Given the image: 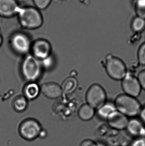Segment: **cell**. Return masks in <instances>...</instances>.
Here are the masks:
<instances>
[{
    "mask_svg": "<svg viewBox=\"0 0 145 146\" xmlns=\"http://www.w3.org/2000/svg\"><path fill=\"white\" fill-rule=\"evenodd\" d=\"M17 15L19 21L26 29L33 30L39 28L43 24L42 16L36 8L33 7L20 8Z\"/></svg>",
    "mask_w": 145,
    "mask_h": 146,
    "instance_id": "1",
    "label": "cell"
},
{
    "mask_svg": "<svg viewBox=\"0 0 145 146\" xmlns=\"http://www.w3.org/2000/svg\"><path fill=\"white\" fill-rule=\"evenodd\" d=\"M117 110L126 116L134 117L139 115L142 108L136 98L127 94L117 97L114 103Z\"/></svg>",
    "mask_w": 145,
    "mask_h": 146,
    "instance_id": "2",
    "label": "cell"
},
{
    "mask_svg": "<svg viewBox=\"0 0 145 146\" xmlns=\"http://www.w3.org/2000/svg\"><path fill=\"white\" fill-rule=\"evenodd\" d=\"M41 64L38 59L31 55L24 58L21 66L22 74L25 79L30 82L38 79L41 73Z\"/></svg>",
    "mask_w": 145,
    "mask_h": 146,
    "instance_id": "3",
    "label": "cell"
},
{
    "mask_svg": "<svg viewBox=\"0 0 145 146\" xmlns=\"http://www.w3.org/2000/svg\"><path fill=\"white\" fill-rule=\"evenodd\" d=\"M106 69L108 75L116 80H122L127 74L126 65L122 60L112 55L106 59Z\"/></svg>",
    "mask_w": 145,
    "mask_h": 146,
    "instance_id": "4",
    "label": "cell"
},
{
    "mask_svg": "<svg viewBox=\"0 0 145 146\" xmlns=\"http://www.w3.org/2000/svg\"><path fill=\"white\" fill-rule=\"evenodd\" d=\"M86 99L87 104L94 109L98 110L106 103V93L100 85L93 84L87 92Z\"/></svg>",
    "mask_w": 145,
    "mask_h": 146,
    "instance_id": "5",
    "label": "cell"
},
{
    "mask_svg": "<svg viewBox=\"0 0 145 146\" xmlns=\"http://www.w3.org/2000/svg\"><path fill=\"white\" fill-rule=\"evenodd\" d=\"M41 127L38 121L33 119L23 121L20 125L19 132L20 136L26 140H33L39 136Z\"/></svg>",
    "mask_w": 145,
    "mask_h": 146,
    "instance_id": "6",
    "label": "cell"
},
{
    "mask_svg": "<svg viewBox=\"0 0 145 146\" xmlns=\"http://www.w3.org/2000/svg\"><path fill=\"white\" fill-rule=\"evenodd\" d=\"M11 44L13 49L20 54L28 53L31 48L29 37L22 33H17L13 35L11 38Z\"/></svg>",
    "mask_w": 145,
    "mask_h": 146,
    "instance_id": "7",
    "label": "cell"
},
{
    "mask_svg": "<svg viewBox=\"0 0 145 146\" xmlns=\"http://www.w3.org/2000/svg\"><path fill=\"white\" fill-rule=\"evenodd\" d=\"M122 80V87L125 94L135 98L140 94L142 88L138 78L127 73Z\"/></svg>",
    "mask_w": 145,
    "mask_h": 146,
    "instance_id": "8",
    "label": "cell"
},
{
    "mask_svg": "<svg viewBox=\"0 0 145 146\" xmlns=\"http://www.w3.org/2000/svg\"><path fill=\"white\" fill-rule=\"evenodd\" d=\"M31 50L33 56L37 59L43 60L51 56L52 48L48 41L44 39H38L33 43Z\"/></svg>",
    "mask_w": 145,
    "mask_h": 146,
    "instance_id": "9",
    "label": "cell"
},
{
    "mask_svg": "<svg viewBox=\"0 0 145 146\" xmlns=\"http://www.w3.org/2000/svg\"><path fill=\"white\" fill-rule=\"evenodd\" d=\"M107 120L109 125L117 130L126 129L129 121L127 117L117 110L113 112Z\"/></svg>",
    "mask_w": 145,
    "mask_h": 146,
    "instance_id": "10",
    "label": "cell"
},
{
    "mask_svg": "<svg viewBox=\"0 0 145 146\" xmlns=\"http://www.w3.org/2000/svg\"><path fill=\"white\" fill-rule=\"evenodd\" d=\"M20 8L16 0H0V16L12 17L18 14Z\"/></svg>",
    "mask_w": 145,
    "mask_h": 146,
    "instance_id": "11",
    "label": "cell"
},
{
    "mask_svg": "<svg viewBox=\"0 0 145 146\" xmlns=\"http://www.w3.org/2000/svg\"><path fill=\"white\" fill-rule=\"evenodd\" d=\"M41 90L47 98L56 99L61 96L62 93L61 87L54 82H48L42 86Z\"/></svg>",
    "mask_w": 145,
    "mask_h": 146,
    "instance_id": "12",
    "label": "cell"
},
{
    "mask_svg": "<svg viewBox=\"0 0 145 146\" xmlns=\"http://www.w3.org/2000/svg\"><path fill=\"white\" fill-rule=\"evenodd\" d=\"M128 132L131 135L144 138L145 136V127L142 122L137 119H132L129 121L127 128Z\"/></svg>",
    "mask_w": 145,
    "mask_h": 146,
    "instance_id": "13",
    "label": "cell"
},
{
    "mask_svg": "<svg viewBox=\"0 0 145 146\" xmlns=\"http://www.w3.org/2000/svg\"><path fill=\"white\" fill-rule=\"evenodd\" d=\"M41 88L37 83L34 82H29L24 88V93L26 98L30 100L35 99L40 93Z\"/></svg>",
    "mask_w": 145,
    "mask_h": 146,
    "instance_id": "14",
    "label": "cell"
},
{
    "mask_svg": "<svg viewBox=\"0 0 145 146\" xmlns=\"http://www.w3.org/2000/svg\"><path fill=\"white\" fill-rule=\"evenodd\" d=\"M94 113V109L88 104H86L83 105L79 109L78 116L81 120L87 121L92 119Z\"/></svg>",
    "mask_w": 145,
    "mask_h": 146,
    "instance_id": "15",
    "label": "cell"
},
{
    "mask_svg": "<svg viewBox=\"0 0 145 146\" xmlns=\"http://www.w3.org/2000/svg\"><path fill=\"white\" fill-rule=\"evenodd\" d=\"M77 84V81L75 78L70 77L65 80L61 87L63 92L66 94H70L75 90Z\"/></svg>",
    "mask_w": 145,
    "mask_h": 146,
    "instance_id": "16",
    "label": "cell"
},
{
    "mask_svg": "<svg viewBox=\"0 0 145 146\" xmlns=\"http://www.w3.org/2000/svg\"><path fill=\"white\" fill-rule=\"evenodd\" d=\"M98 110V115L101 118L105 119H107L113 112L117 110L115 104L110 102H106Z\"/></svg>",
    "mask_w": 145,
    "mask_h": 146,
    "instance_id": "17",
    "label": "cell"
},
{
    "mask_svg": "<svg viewBox=\"0 0 145 146\" xmlns=\"http://www.w3.org/2000/svg\"><path fill=\"white\" fill-rule=\"evenodd\" d=\"M28 102L25 97L19 96L16 97L14 100L13 106L16 111L22 112L27 108Z\"/></svg>",
    "mask_w": 145,
    "mask_h": 146,
    "instance_id": "18",
    "label": "cell"
},
{
    "mask_svg": "<svg viewBox=\"0 0 145 146\" xmlns=\"http://www.w3.org/2000/svg\"><path fill=\"white\" fill-rule=\"evenodd\" d=\"M133 30L135 32H140L145 28V19L141 17H135L132 23Z\"/></svg>",
    "mask_w": 145,
    "mask_h": 146,
    "instance_id": "19",
    "label": "cell"
},
{
    "mask_svg": "<svg viewBox=\"0 0 145 146\" xmlns=\"http://www.w3.org/2000/svg\"><path fill=\"white\" fill-rule=\"evenodd\" d=\"M135 11L138 16L145 19V0H137Z\"/></svg>",
    "mask_w": 145,
    "mask_h": 146,
    "instance_id": "20",
    "label": "cell"
},
{
    "mask_svg": "<svg viewBox=\"0 0 145 146\" xmlns=\"http://www.w3.org/2000/svg\"><path fill=\"white\" fill-rule=\"evenodd\" d=\"M51 1L52 0H33V1L36 8L43 10L49 6Z\"/></svg>",
    "mask_w": 145,
    "mask_h": 146,
    "instance_id": "21",
    "label": "cell"
},
{
    "mask_svg": "<svg viewBox=\"0 0 145 146\" xmlns=\"http://www.w3.org/2000/svg\"><path fill=\"white\" fill-rule=\"evenodd\" d=\"M138 58L139 63L142 66H145V42L139 49Z\"/></svg>",
    "mask_w": 145,
    "mask_h": 146,
    "instance_id": "22",
    "label": "cell"
},
{
    "mask_svg": "<svg viewBox=\"0 0 145 146\" xmlns=\"http://www.w3.org/2000/svg\"><path fill=\"white\" fill-rule=\"evenodd\" d=\"M138 78L141 88L145 90V70L140 72Z\"/></svg>",
    "mask_w": 145,
    "mask_h": 146,
    "instance_id": "23",
    "label": "cell"
},
{
    "mask_svg": "<svg viewBox=\"0 0 145 146\" xmlns=\"http://www.w3.org/2000/svg\"><path fill=\"white\" fill-rule=\"evenodd\" d=\"M52 59L51 57V56L44 60H42V65L44 66V67L49 68L52 65Z\"/></svg>",
    "mask_w": 145,
    "mask_h": 146,
    "instance_id": "24",
    "label": "cell"
},
{
    "mask_svg": "<svg viewBox=\"0 0 145 146\" xmlns=\"http://www.w3.org/2000/svg\"><path fill=\"white\" fill-rule=\"evenodd\" d=\"M131 146H145L144 138H139L135 140Z\"/></svg>",
    "mask_w": 145,
    "mask_h": 146,
    "instance_id": "25",
    "label": "cell"
},
{
    "mask_svg": "<svg viewBox=\"0 0 145 146\" xmlns=\"http://www.w3.org/2000/svg\"><path fill=\"white\" fill-rule=\"evenodd\" d=\"M95 144L93 141L90 140H86L82 142L80 146H96Z\"/></svg>",
    "mask_w": 145,
    "mask_h": 146,
    "instance_id": "26",
    "label": "cell"
},
{
    "mask_svg": "<svg viewBox=\"0 0 145 146\" xmlns=\"http://www.w3.org/2000/svg\"><path fill=\"white\" fill-rule=\"evenodd\" d=\"M139 115L142 122L145 124V106L142 108Z\"/></svg>",
    "mask_w": 145,
    "mask_h": 146,
    "instance_id": "27",
    "label": "cell"
},
{
    "mask_svg": "<svg viewBox=\"0 0 145 146\" xmlns=\"http://www.w3.org/2000/svg\"><path fill=\"white\" fill-rule=\"evenodd\" d=\"M46 135V132L44 131H43L42 130V131H41V133H40V135H39V136L40 137H42V138H43V137H45Z\"/></svg>",
    "mask_w": 145,
    "mask_h": 146,
    "instance_id": "28",
    "label": "cell"
},
{
    "mask_svg": "<svg viewBox=\"0 0 145 146\" xmlns=\"http://www.w3.org/2000/svg\"><path fill=\"white\" fill-rule=\"evenodd\" d=\"M96 146H105L104 145H103L102 144H97Z\"/></svg>",
    "mask_w": 145,
    "mask_h": 146,
    "instance_id": "29",
    "label": "cell"
},
{
    "mask_svg": "<svg viewBox=\"0 0 145 146\" xmlns=\"http://www.w3.org/2000/svg\"><path fill=\"white\" fill-rule=\"evenodd\" d=\"M1 38L0 37V45H1Z\"/></svg>",
    "mask_w": 145,
    "mask_h": 146,
    "instance_id": "30",
    "label": "cell"
}]
</instances>
